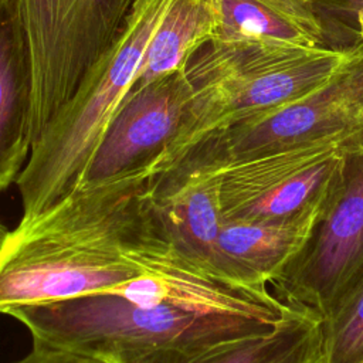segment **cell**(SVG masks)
I'll use <instances>...</instances> for the list:
<instances>
[{"instance_id": "1", "label": "cell", "mask_w": 363, "mask_h": 363, "mask_svg": "<svg viewBox=\"0 0 363 363\" xmlns=\"http://www.w3.org/2000/svg\"><path fill=\"white\" fill-rule=\"evenodd\" d=\"M294 305L177 262L113 292L13 308L33 342L99 360L132 350L211 345L264 335Z\"/></svg>"}, {"instance_id": "2", "label": "cell", "mask_w": 363, "mask_h": 363, "mask_svg": "<svg viewBox=\"0 0 363 363\" xmlns=\"http://www.w3.org/2000/svg\"><path fill=\"white\" fill-rule=\"evenodd\" d=\"M177 262L186 264L150 201L147 176L77 190L1 242L0 313L113 292Z\"/></svg>"}, {"instance_id": "3", "label": "cell", "mask_w": 363, "mask_h": 363, "mask_svg": "<svg viewBox=\"0 0 363 363\" xmlns=\"http://www.w3.org/2000/svg\"><path fill=\"white\" fill-rule=\"evenodd\" d=\"M169 1H138L122 34L34 140L16 182L21 221L45 214L78 190L94 149L133 85L145 47Z\"/></svg>"}, {"instance_id": "4", "label": "cell", "mask_w": 363, "mask_h": 363, "mask_svg": "<svg viewBox=\"0 0 363 363\" xmlns=\"http://www.w3.org/2000/svg\"><path fill=\"white\" fill-rule=\"evenodd\" d=\"M362 51L363 43L347 51L261 41L204 44L184 65L193 91L186 129L157 167L213 130L311 94Z\"/></svg>"}, {"instance_id": "5", "label": "cell", "mask_w": 363, "mask_h": 363, "mask_svg": "<svg viewBox=\"0 0 363 363\" xmlns=\"http://www.w3.org/2000/svg\"><path fill=\"white\" fill-rule=\"evenodd\" d=\"M33 86L34 140L113 45L139 0H13Z\"/></svg>"}, {"instance_id": "6", "label": "cell", "mask_w": 363, "mask_h": 363, "mask_svg": "<svg viewBox=\"0 0 363 363\" xmlns=\"http://www.w3.org/2000/svg\"><path fill=\"white\" fill-rule=\"evenodd\" d=\"M362 132L363 51L311 94L213 130L182 152L223 169L289 149L343 143Z\"/></svg>"}, {"instance_id": "7", "label": "cell", "mask_w": 363, "mask_h": 363, "mask_svg": "<svg viewBox=\"0 0 363 363\" xmlns=\"http://www.w3.org/2000/svg\"><path fill=\"white\" fill-rule=\"evenodd\" d=\"M362 277L363 153L343 147L342 176L322 217L272 286L281 301L322 318Z\"/></svg>"}, {"instance_id": "8", "label": "cell", "mask_w": 363, "mask_h": 363, "mask_svg": "<svg viewBox=\"0 0 363 363\" xmlns=\"http://www.w3.org/2000/svg\"><path fill=\"white\" fill-rule=\"evenodd\" d=\"M343 169L342 143H319L231 163L220 172L225 221H281L325 210Z\"/></svg>"}, {"instance_id": "9", "label": "cell", "mask_w": 363, "mask_h": 363, "mask_svg": "<svg viewBox=\"0 0 363 363\" xmlns=\"http://www.w3.org/2000/svg\"><path fill=\"white\" fill-rule=\"evenodd\" d=\"M191 98L184 68L129 91L94 149L78 190L149 176L182 138Z\"/></svg>"}, {"instance_id": "10", "label": "cell", "mask_w": 363, "mask_h": 363, "mask_svg": "<svg viewBox=\"0 0 363 363\" xmlns=\"http://www.w3.org/2000/svg\"><path fill=\"white\" fill-rule=\"evenodd\" d=\"M220 172L196 155L182 152L147 176V193L177 258L223 279L217 272V242L224 223Z\"/></svg>"}, {"instance_id": "11", "label": "cell", "mask_w": 363, "mask_h": 363, "mask_svg": "<svg viewBox=\"0 0 363 363\" xmlns=\"http://www.w3.org/2000/svg\"><path fill=\"white\" fill-rule=\"evenodd\" d=\"M216 43L261 41L347 51L363 43L357 28L308 0H214Z\"/></svg>"}, {"instance_id": "12", "label": "cell", "mask_w": 363, "mask_h": 363, "mask_svg": "<svg viewBox=\"0 0 363 363\" xmlns=\"http://www.w3.org/2000/svg\"><path fill=\"white\" fill-rule=\"evenodd\" d=\"M320 316L294 305L268 333L211 345L111 354L105 363H322Z\"/></svg>"}, {"instance_id": "13", "label": "cell", "mask_w": 363, "mask_h": 363, "mask_svg": "<svg viewBox=\"0 0 363 363\" xmlns=\"http://www.w3.org/2000/svg\"><path fill=\"white\" fill-rule=\"evenodd\" d=\"M322 214L261 223L224 220L217 242L220 278L250 288L268 286L303 248Z\"/></svg>"}, {"instance_id": "14", "label": "cell", "mask_w": 363, "mask_h": 363, "mask_svg": "<svg viewBox=\"0 0 363 363\" xmlns=\"http://www.w3.org/2000/svg\"><path fill=\"white\" fill-rule=\"evenodd\" d=\"M34 143L31 68L10 0L0 13V191L16 183Z\"/></svg>"}, {"instance_id": "15", "label": "cell", "mask_w": 363, "mask_h": 363, "mask_svg": "<svg viewBox=\"0 0 363 363\" xmlns=\"http://www.w3.org/2000/svg\"><path fill=\"white\" fill-rule=\"evenodd\" d=\"M216 27L214 0H170L145 47L130 91L184 68L214 38Z\"/></svg>"}, {"instance_id": "16", "label": "cell", "mask_w": 363, "mask_h": 363, "mask_svg": "<svg viewBox=\"0 0 363 363\" xmlns=\"http://www.w3.org/2000/svg\"><path fill=\"white\" fill-rule=\"evenodd\" d=\"M320 319L322 363H363V277Z\"/></svg>"}, {"instance_id": "17", "label": "cell", "mask_w": 363, "mask_h": 363, "mask_svg": "<svg viewBox=\"0 0 363 363\" xmlns=\"http://www.w3.org/2000/svg\"><path fill=\"white\" fill-rule=\"evenodd\" d=\"M13 363H105L104 360L33 342V349Z\"/></svg>"}, {"instance_id": "18", "label": "cell", "mask_w": 363, "mask_h": 363, "mask_svg": "<svg viewBox=\"0 0 363 363\" xmlns=\"http://www.w3.org/2000/svg\"><path fill=\"white\" fill-rule=\"evenodd\" d=\"M316 7L339 17L349 26L357 27V13L363 9V0H308Z\"/></svg>"}, {"instance_id": "19", "label": "cell", "mask_w": 363, "mask_h": 363, "mask_svg": "<svg viewBox=\"0 0 363 363\" xmlns=\"http://www.w3.org/2000/svg\"><path fill=\"white\" fill-rule=\"evenodd\" d=\"M342 146L347 147V149H356V150L363 153V132L350 138V139H347V140H345L342 143Z\"/></svg>"}, {"instance_id": "20", "label": "cell", "mask_w": 363, "mask_h": 363, "mask_svg": "<svg viewBox=\"0 0 363 363\" xmlns=\"http://www.w3.org/2000/svg\"><path fill=\"white\" fill-rule=\"evenodd\" d=\"M10 0H0V13L3 11V9L7 6V3H9ZM7 233H9V230L6 228V225L3 224V223H0V244L3 242V240L6 238V235H7Z\"/></svg>"}, {"instance_id": "21", "label": "cell", "mask_w": 363, "mask_h": 363, "mask_svg": "<svg viewBox=\"0 0 363 363\" xmlns=\"http://www.w3.org/2000/svg\"><path fill=\"white\" fill-rule=\"evenodd\" d=\"M357 27H359L360 37L363 38V9H360L357 13Z\"/></svg>"}]
</instances>
